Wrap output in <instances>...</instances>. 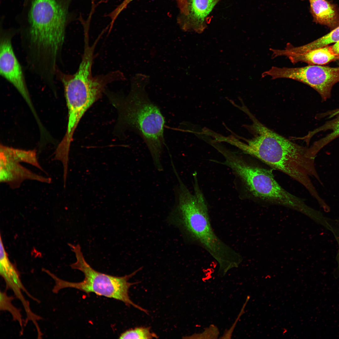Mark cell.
<instances>
[{
	"label": "cell",
	"mask_w": 339,
	"mask_h": 339,
	"mask_svg": "<svg viewBox=\"0 0 339 339\" xmlns=\"http://www.w3.org/2000/svg\"><path fill=\"white\" fill-rule=\"evenodd\" d=\"M72 1L25 0L18 30L28 61L46 65L62 59L66 28L74 19Z\"/></svg>",
	"instance_id": "6da1fadb"
},
{
	"label": "cell",
	"mask_w": 339,
	"mask_h": 339,
	"mask_svg": "<svg viewBox=\"0 0 339 339\" xmlns=\"http://www.w3.org/2000/svg\"><path fill=\"white\" fill-rule=\"evenodd\" d=\"M251 129L254 137L240 148L273 169L283 173L303 186L314 198L319 195L310 179L320 184L310 147L299 145L270 129L253 116Z\"/></svg>",
	"instance_id": "7a4b0ae2"
},
{
	"label": "cell",
	"mask_w": 339,
	"mask_h": 339,
	"mask_svg": "<svg viewBox=\"0 0 339 339\" xmlns=\"http://www.w3.org/2000/svg\"><path fill=\"white\" fill-rule=\"evenodd\" d=\"M178 182L175 211L178 214L183 228L191 241L214 259L218 266L219 275L224 276L230 270L239 267L242 262V256L215 233L197 179H194L193 194L181 180Z\"/></svg>",
	"instance_id": "3957f363"
},
{
	"label": "cell",
	"mask_w": 339,
	"mask_h": 339,
	"mask_svg": "<svg viewBox=\"0 0 339 339\" xmlns=\"http://www.w3.org/2000/svg\"><path fill=\"white\" fill-rule=\"evenodd\" d=\"M149 81L146 75L138 74L132 81L128 95L111 98L119 112L123 129L133 131L143 139L150 152L156 168L163 170L160 158L165 145V120L159 108L149 99L145 90Z\"/></svg>",
	"instance_id": "277c9868"
},
{
	"label": "cell",
	"mask_w": 339,
	"mask_h": 339,
	"mask_svg": "<svg viewBox=\"0 0 339 339\" xmlns=\"http://www.w3.org/2000/svg\"><path fill=\"white\" fill-rule=\"evenodd\" d=\"M94 44H84L83 53L78 68L73 74L63 73L60 69L57 80L62 83L68 110V122L64 138L73 139L74 132L84 114L101 97L106 86L115 81L123 80L125 77L119 70L93 76L92 67L94 59Z\"/></svg>",
	"instance_id": "5b68a950"
},
{
	"label": "cell",
	"mask_w": 339,
	"mask_h": 339,
	"mask_svg": "<svg viewBox=\"0 0 339 339\" xmlns=\"http://www.w3.org/2000/svg\"><path fill=\"white\" fill-rule=\"evenodd\" d=\"M223 155L225 159L223 164L232 170L254 200L289 207L306 215L310 212L312 208L303 199L289 192L278 184L272 169L232 153L226 152Z\"/></svg>",
	"instance_id": "8992f818"
},
{
	"label": "cell",
	"mask_w": 339,
	"mask_h": 339,
	"mask_svg": "<svg viewBox=\"0 0 339 339\" xmlns=\"http://www.w3.org/2000/svg\"><path fill=\"white\" fill-rule=\"evenodd\" d=\"M74 252L76 261L71 264L72 268L78 270L83 273V280L79 282L65 281L57 277L48 270L45 272L54 281L55 285L52 291L57 293L61 289L70 288L84 292L88 294L93 293L96 294L121 301L128 306L131 305L145 313V309L134 303L130 299L129 290L130 287L136 283L128 282L129 279L140 270L142 267L130 274L122 277L113 276L98 272L93 268L86 262L79 244H68Z\"/></svg>",
	"instance_id": "52a82bcc"
},
{
	"label": "cell",
	"mask_w": 339,
	"mask_h": 339,
	"mask_svg": "<svg viewBox=\"0 0 339 339\" xmlns=\"http://www.w3.org/2000/svg\"><path fill=\"white\" fill-rule=\"evenodd\" d=\"M3 20L0 32V74L17 89L35 115L22 66L14 52L12 40L18 29H5Z\"/></svg>",
	"instance_id": "ba28073f"
},
{
	"label": "cell",
	"mask_w": 339,
	"mask_h": 339,
	"mask_svg": "<svg viewBox=\"0 0 339 339\" xmlns=\"http://www.w3.org/2000/svg\"><path fill=\"white\" fill-rule=\"evenodd\" d=\"M276 75L278 78L290 79L309 86L325 101L330 98L332 87L339 82V67L309 65L299 67H279Z\"/></svg>",
	"instance_id": "9c48e42d"
},
{
	"label": "cell",
	"mask_w": 339,
	"mask_h": 339,
	"mask_svg": "<svg viewBox=\"0 0 339 339\" xmlns=\"http://www.w3.org/2000/svg\"><path fill=\"white\" fill-rule=\"evenodd\" d=\"M0 272L1 276L6 283V289L12 290L16 297L22 303L27 317L25 321V326L29 321H31L37 328L39 326L37 321L42 319L41 316L34 313L30 307L29 302L25 299L22 291L32 299L40 303V301L32 296L24 286L20 279L19 273L15 265L9 260L8 255L4 254L0 256Z\"/></svg>",
	"instance_id": "30bf717a"
},
{
	"label": "cell",
	"mask_w": 339,
	"mask_h": 339,
	"mask_svg": "<svg viewBox=\"0 0 339 339\" xmlns=\"http://www.w3.org/2000/svg\"><path fill=\"white\" fill-rule=\"evenodd\" d=\"M220 0H188V13L180 15L178 22L184 31L202 32L207 27L208 16Z\"/></svg>",
	"instance_id": "8fae6325"
},
{
	"label": "cell",
	"mask_w": 339,
	"mask_h": 339,
	"mask_svg": "<svg viewBox=\"0 0 339 339\" xmlns=\"http://www.w3.org/2000/svg\"><path fill=\"white\" fill-rule=\"evenodd\" d=\"M26 180L49 184L52 180L30 170L19 163L0 158V182L8 184L12 189L19 188Z\"/></svg>",
	"instance_id": "7c38bea8"
},
{
	"label": "cell",
	"mask_w": 339,
	"mask_h": 339,
	"mask_svg": "<svg viewBox=\"0 0 339 339\" xmlns=\"http://www.w3.org/2000/svg\"><path fill=\"white\" fill-rule=\"evenodd\" d=\"M272 57L284 56L295 64L303 62L309 65H322L339 59V55L336 53L331 46H328L301 53L282 52L277 49L270 48Z\"/></svg>",
	"instance_id": "4fadbf2b"
},
{
	"label": "cell",
	"mask_w": 339,
	"mask_h": 339,
	"mask_svg": "<svg viewBox=\"0 0 339 339\" xmlns=\"http://www.w3.org/2000/svg\"><path fill=\"white\" fill-rule=\"evenodd\" d=\"M316 118L328 120L321 126L309 132L311 137L321 132L330 131L329 133L313 143L315 150L319 152L325 146L339 137V108L319 114Z\"/></svg>",
	"instance_id": "5bb4252c"
},
{
	"label": "cell",
	"mask_w": 339,
	"mask_h": 339,
	"mask_svg": "<svg viewBox=\"0 0 339 339\" xmlns=\"http://www.w3.org/2000/svg\"><path fill=\"white\" fill-rule=\"evenodd\" d=\"M312 13L316 21L330 28L336 26L338 17L334 6L326 0H309Z\"/></svg>",
	"instance_id": "9a60e30c"
},
{
	"label": "cell",
	"mask_w": 339,
	"mask_h": 339,
	"mask_svg": "<svg viewBox=\"0 0 339 339\" xmlns=\"http://www.w3.org/2000/svg\"><path fill=\"white\" fill-rule=\"evenodd\" d=\"M0 158L19 163L29 164L46 172L39 162L35 150H25L1 144Z\"/></svg>",
	"instance_id": "2e32d148"
},
{
	"label": "cell",
	"mask_w": 339,
	"mask_h": 339,
	"mask_svg": "<svg viewBox=\"0 0 339 339\" xmlns=\"http://www.w3.org/2000/svg\"><path fill=\"white\" fill-rule=\"evenodd\" d=\"M14 299L13 296H8L5 291L0 292V310L1 311H6L8 312L11 314L13 321H17L19 323L21 329L20 334L23 333V321L21 310L15 307L12 303V301Z\"/></svg>",
	"instance_id": "e0dca14e"
},
{
	"label": "cell",
	"mask_w": 339,
	"mask_h": 339,
	"mask_svg": "<svg viewBox=\"0 0 339 339\" xmlns=\"http://www.w3.org/2000/svg\"><path fill=\"white\" fill-rule=\"evenodd\" d=\"M158 338L156 334L151 332L149 327L143 326L128 330L121 334L119 338L149 339Z\"/></svg>",
	"instance_id": "ac0fdd59"
},
{
	"label": "cell",
	"mask_w": 339,
	"mask_h": 339,
	"mask_svg": "<svg viewBox=\"0 0 339 339\" xmlns=\"http://www.w3.org/2000/svg\"><path fill=\"white\" fill-rule=\"evenodd\" d=\"M219 335L218 329L213 324L211 325L206 328L201 333L194 334L191 336L186 337L190 339H216Z\"/></svg>",
	"instance_id": "d6986e66"
},
{
	"label": "cell",
	"mask_w": 339,
	"mask_h": 339,
	"mask_svg": "<svg viewBox=\"0 0 339 339\" xmlns=\"http://www.w3.org/2000/svg\"><path fill=\"white\" fill-rule=\"evenodd\" d=\"M133 0H124L114 9L108 14V16L113 21L116 20L120 13L126 8Z\"/></svg>",
	"instance_id": "ffe728a7"
},
{
	"label": "cell",
	"mask_w": 339,
	"mask_h": 339,
	"mask_svg": "<svg viewBox=\"0 0 339 339\" xmlns=\"http://www.w3.org/2000/svg\"><path fill=\"white\" fill-rule=\"evenodd\" d=\"M250 299L249 296H248L246 299L245 303L243 305L241 309V311H240L238 316L236 320L235 321L234 324L232 326L231 328L229 330H226L224 332V334L223 336L220 338L221 339H230L231 338L232 335L233 331H234V329L235 326L238 320L239 319L240 316L243 314L244 312L245 308V305L248 302V300Z\"/></svg>",
	"instance_id": "44dd1931"
},
{
	"label": "cell",
	"mask_w": 339,
	"mask_h": 339,
	"mask_svg": "<svg viewBox=\"0 0 339 339\" xmlns=\"http://www.w3.org/2000/svg\"><path fill=\"white\" fill-rule=\"evenodd\" d=\"M181 15H186L188 13V0H176Z\"/></svg>",
	"instance_id": "7402d4cb"
},
{
	"label": "cell",
	"mask_w": 339,
	"mask_h": 339,
	"mask_svg": "<svg viewBox=\"0 0 339 339\" xmlns=\"http://www.w3.org/2000/svg\"><path fill=\"white\" fill-rule=\"evenodd\" d=\"M331 47L334 51L336 53L339 55V41L331 46Z\"/></svg>",
	"instance_id": "603a6c76"
}]
</instances>
